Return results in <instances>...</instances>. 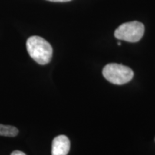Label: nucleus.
<instances>
[{"mask_svg": "<svg viewBox=\"0 0 155 155\" xmlns=\"http://www.w3.org/2000/svg\"><path fill=\"white\" fill-rule=\"evenodd\" d=\"M26 47L29 55L40 65L49 63L53 57L51 45L41 37L32 36L27 40Z\"/></svg>", "mask_w": 155, "mask_h": 155, "instance_id": "1", "label": "nucleus"}, {"mask_svg": "<svg viewBox=\"0 0 155 155\" xmlns=\"http://www.w3.org/2000/svg\"><path fill=\"white\" fill-rule=\"evenodd\" d=\"M103 75L108 81L116 85H123L129 82L134 77L130 68L117 63H109L103 69Z\"/></svg>", "mask_w": 155, "mask_h": 155, "instance_id": "2", "label": "nucleus"}, {"mask_svg": "<svg viewBox=\"0 0 155 155\" xmlns=\"http://www.w3.org/2000/svg\"><path fill=\"white\" fill-rule=\"evenodd\" d=\"M144 26L137 21L124 23L114 32V36L118 40L129 42L139 41L144 35Z\"/></svg>", "mask_w": 155, "mask_h": 155, "instance_id": "3", "label": "nucleus"}, {"mask_svg": "<svg viewBox=\"0 0 155 155\" xmlns=\"http://www.w3.org/2000/svg\"><path fill=\"white\" fill-rule=\"evenodd\" d=\"M71 143L66 136L60 135L53 139L52 144V155H67Z\"/></svg>", "mask_w": 155, "mask_h": 155, "instance_id": "4", "label": "nucleus"}, {"mask_svg": "<svg viewBox=\"0 0 155 155\" xmlns=\"http://www.w3.org/2000/svg\"><path fill=\"white\" fill-rule=\"evenodd\" d=\"M19 131L16 127L9 125L0 124V136L14 137L18 134Z\"/></svg>", "mask_w": 155, "mask_h": 155, "instance_id": "5", "label": "nucleus"}, {"mask_svg": "<svg viewBox=\"0 0 155 155\" xmlns=\"http://www.w3.org/2000/svg\"><path fill=\"white\" fill-rule=\"evenodd\" d=\"M11 155H26V154H25L24 152H21V151L16 150V151H14V152L12 153Z\"/></svg>", "mask_w": 155, "mask_h": 155, "instance_id": "6", "label": "nucleus"}, {"mask_svg": "<svg viewBox=\"0 0 155 155\" xmlns=\"http://www.w3.org/2000/svg\"><path fill=\"white\" fill-rule=\"evenodd\" d=\"M49 2H66L71 1V0H47Z\"/></svg>", "mask_w": 155, "mask_h": 155, "instance_id": "7", "label": "nucleus"}, {"mask_svg": "<svg viewBox=\"0 0 155 155\" xmlns=\"http://www.w3.org/2000/svg\"><path fill=\"white\" fill-rule=\"evenodd\" d=\"M118 45H121V42H118Z\"/></svg>", "mask_w": 155, "mask_h": 155, "instance_id": "8", "label": "nucleus"}]
</instances>
